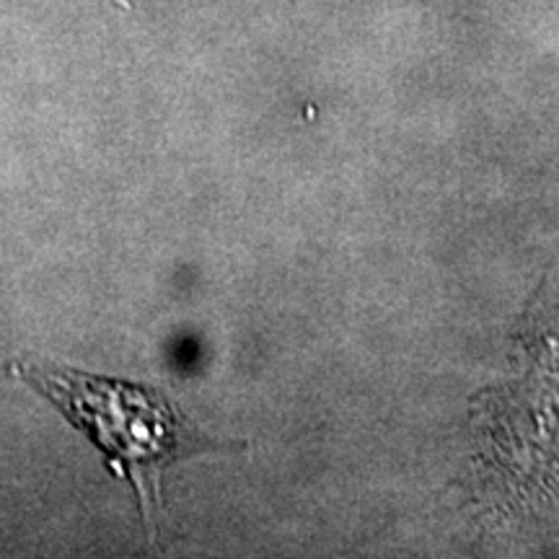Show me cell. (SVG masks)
<instances>
[{"label": "cell", "instance_id": "6da1fadb", "mask_svg": "<svg viewBox=\"0 0 559 559\" xmlns=\"http://www.w3.org/2000/svg\"><path fill=\"white\" fill-rule=\"evenodd\" d=\"M11 373L52 402L104 453L109 469L130 481L148 526L164 510V474L177 461L247 449L241 440L205 436L158 389L37 358L13 360Z\"/></svg>", "mask_w": 559, "mask_h": 559}]
</instances>
